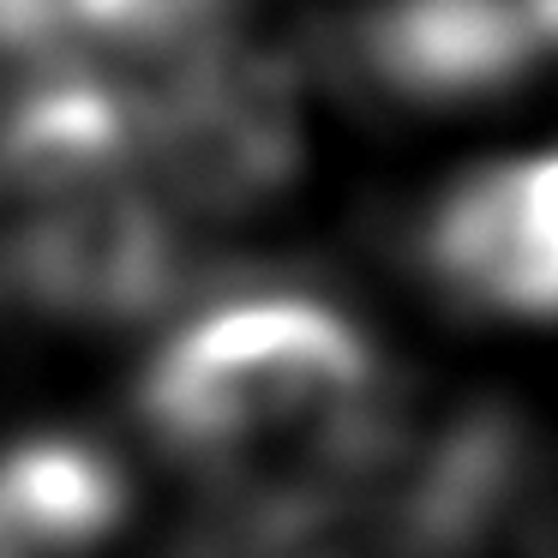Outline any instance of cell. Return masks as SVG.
<instances>
[{
    "instance_id": "obj_5",
    "label": "cell",
    "mask_w": 558,
    "mask_h": 558,
    "mask_svg": "<svg viewBox=\"0 0 558 558\" xmlns=\"http://www.w3.org/2000/svg\"><path fill=\"white\" fill-rule=\"evenodd\" d=\"M558 49V0H397L373 25V66L409 97L486 90Z\"/></svg>"
},
{
    "instance_id": "obj_7",
    "label": "cell",
    "mask_w": 558,
    "mask_h": 558,
    "mask_svg": "<svg viewBox=\"0 0 558 558\" xmlns=\"http://www.w3.org/2000/svg\"><path fill=\"white\" fill-rule=\"evenodd\" d=\"M205 7L210 0H66V31H90L109 43H162Z\"/></svg>"
},
{
    "instance_id": "obj_3",
    "label": "cell",
    "mask_w": 558,
    "mask_h": 558,
    "mask_svg": "<svg viewBox=\"0 0 558 558\" xmlns=\"http://www.w3.org/2000/svg\"><path fill=\"white\" fill-rule=\"evenodd\" d=\"M7 270L13 289L49 313L138 318L169 301L174 234L150 198L90 181L37 198V217L13 234Z\"/></svg>"
},
{
    "instance_id": "obj_6",
    "label": "cell",
    "mask_w": 558,
    "mask_h": 558,
    "mask_svg": "<svg viewBox=\"0 0 558 558\" xmlns=\"http://www.w3.org/2000/svg\"><path fill=\"white\" fill-rule=\"evenodd\" d=\"M126 486L97 445L31 438L0 457V558H78L121 522Z\"/></svg>"
},
{
    "instance_id": "obj_1",
    "label": "cell",
    "mask_w": 558,
    "mask_h": 558,
    "mask_svg": "<svg viewBox=\"0 0 558 558\" xmlns=\"http://www.w3.org/2000/svg\"><path fill=\"white\" fill-rule=\"evenodd\" d=\"M373 354L361 330L318 301H246L193 325L145 378V414L169 450L198 469L289 486L301 522L306 493H325L366 438L361 402Z\"/></svg>"
},
{
    "instance_id": "obj_4",
    "label": "cell",
    "mask_w": 558,
    "mask_h": 558,
    "mask_svg": "<svg viewBox=\"0 0 558 558\" xmlns=\"http://www.w3.org/2000/svg\"><path fill=\"white\" fill-rule=\"evenodd\" d=\"M426 258L481 306L558 313V157H522L462 181L438 210Z\"/></svg>"
},
{
    "instance_id": "obj_2",
    "label": "cell",
    "mask_w": 558,
    "mask_h": 558,
    "mask_svg": "<svg viewBox=\"0 0 558 558\" xmlns=\"http://www.w3.org/2000/svg\"><path fill=\"white\" fill-rule=\"evenodd\" d=\"M162 186L198 210H241L294 169V109L270 66L205 54L181 66L138 126Z\"/></svg>"
}]
</instances>
